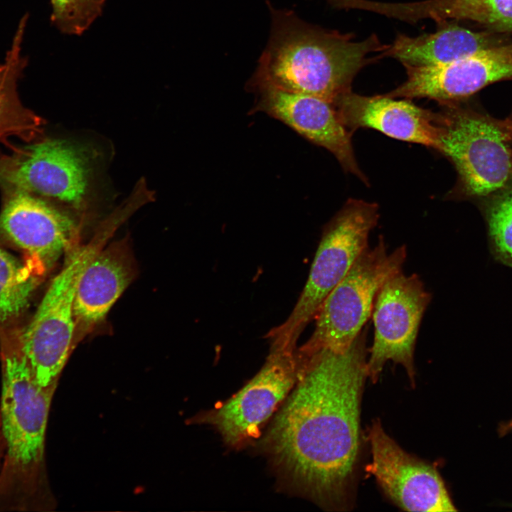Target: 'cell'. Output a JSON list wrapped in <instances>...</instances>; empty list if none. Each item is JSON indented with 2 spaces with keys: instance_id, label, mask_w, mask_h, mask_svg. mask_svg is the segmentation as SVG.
Masks as SVG:
<instances>
[{
  "instance_id": "cell-1",
  "label": "cell",
  "mask_w": 512,
  "mask_h": 512,
  "mask_svg": "<svg viewBox=\"0 0 512 512\" xmlns=\"http://www.w3.org/2000/svg\"><path fill=\"white\" fill-rule=\"evenodd\" d=\"M366 338L364 329L342 352L300 348L297 380L264 439L279 471L329 509H346L352 496L368 378Z\"/></svg>"
},
{
  "instance_id": "cell-2",
  "label": "cell",
  "mask_w": 512,
  "mask_h": 512,
  "mask_svg": "<svg viewBox=\"0 0 512 512\" xmlns=\"http://www.w3.org/2000/svg\"><path fill=\"white\" fill-rule=\"evenodd\" d=\"M272 28L251 85H270L324 99L332 104L351 90L358 72L383 53L373 34L356 41L353 36L309 24L292 11L269 5ZM380 57V56H378ZM381 58V57H380Z\"/></svg>"
},
{
  "instance_id": "cell-3",
  "label": "cell",
  "mask_w": 512,
  "mask_h": 512,
  "mask_svg": "<svg viewBox=\"0 0 512 512\" xmlns=\"http://www.w3.org/2000/svg\"><path fill=\"white\" fill-rule=\"evenodd\" d=\"M0 423L4 451L0 469V511L51 508L46 469V435L57 386L34 380L17 351L0 344Z\"/></svg>"
},
{
  "instance_id": "cell-4",
  "label": "cell",
  "mask_w": 512,
  "mask_h": 512,
  "mask_svg": "<svg viewBox=\"0 0 512 512\" xmlns=\"http://www.w3.org/2000/svg\"><path fill=\"white\" fill-rule=\"evenodd\" d=\"M98 242L73 247L53 277L33 316L23 326L0 334L28 366L41 387L58 386L74 343V299L79 275L95 253Z\"/></svg>"
},
{
  "instance_id": "cell-5",
  "label": "cell",
  "mask_w": 512,
  "mask_h": 512,
  "mask_svg": "<svg viewBox=\"0 0 512 512\" xmlns=\"http://www.w3.org/2000/svg\"><path fill=\"white\" fill-rule=\"evenodd\" d=\"M379 218L376 203L349 199L324 230L309 274L287 319L267 334L271 349L294 351L297 341L324 299L368 247Z\"/></svg>"
},
{
  "instance_id": "cell-6",
  "label": "cell",
  "mask_w": 512,
  "mask_h": 512,
  "mask_svg": "<svg viewBox=\"0 0 512 512\" xmlns=\"http://www.w3.org/2000/svg\"><path fill=\"white\" fill-rule=\"evenodd\" d=\"M406 257L405 245L389 252L382 236L375 247L366 248L323 302L314 331L302 347L346 351L372 314L380 288L402 270Z\"/></svg>"
},
{
  "instance_id": "cell-7",
  "label": "cell",
  "mask_w": 512,
  "mask_h": 512,
  "mask_svg": "<svg viewBox=\"0 0 512 512\" xmlns=\"http://www.w3.org/2000/svg\"><path fill=\"white\" fill-rule=\"evenodd\" d=\"M91 152L60 139H44L0 155V188L26 191L82 208L92 174Z\"/></svg>"
},
{
  "instance_id": "cell-8",
  "label": "cell",
  "mask_w": 512,
  "mask_h": 512,
  "mask_svg": "<svg viewBox=\"0 0 512 512\" xmlns=\"http://www.w3.org/2000/svg\"><path fill=\"white\" fill-rule=\"evenodd\" d=\"M438 112L439 151L454 165L466 195L482 196L503 188L512 172L509 137L498 122L454 107Z\"/></svg>"
},
{
  "instance_id": "cell-9",
  "label": "cell",
  "mask_w": 512,
  "mask_h": 512,
  "mask_svg": "<svg viewBox=\"0 0 512 512\" xmlns=\"http://www.w3.org/2000/svg\"><path fill=\"white\" fill-rule=\"evenodd\" d=\"M431 299L416 274L405 275L401 270L383 284L372 311L374 336L367 360L368 377L371 381L378 380L385 363L391 361L403 366L415 385V348Z\"/></svg>"
},
{
  "instance_id": "cell-10",
  "label": "cell",
  "mask_w": 512,
  "mask_h": 512,
  "mask_svg": "<svg viewBox=\"0 0 512 512\" xmlns=\"http://www.w3.org/2000/svg\"><path fill=\"white\" fill-rule=\"evenodd\" d=\"M2 190L0 237L21 250L23 260L43 275L75 247L78 228L45 198L18 189Z\"/></svg>"
},
{
  "instance_id": "cell-11",
  "label": "cell",
  "mask_w": 512,
  "mask_h": 512,
  "mask_svg": "<svg viewBox=\"0 0 512 512\" xmlns=\"http://www.w3.org/2000/svg\"><path fill=\"white\" fill-rule=\"evenodd\" d=\"M297 350H271L262 369L232 398L206 415L225 442L239 447L260 427L294 388L299 376Z\"/></svg>"
},
{
  "instance_id": "cell-12",
  "label": "cell",
  "mask_w": 512,
  "mask_h": 512,
  "mask_svg": "<svg viewBox=\"0 0 512 512\" xmlns=\"http://www.w3.org/2000/svg\"><path fill=\"white\" fill-rule=\"evenodd\" d=\"M372 462L368 466L385 495L408 511H454L437 469L403 450L378 420L368 431Z\"/></svg>"
},
{
  "instance_id": "cell-13",
  "label": "cell",
  "mask_w": 512,
  "mask_h": 512,
  "mask_svg": "<svg viewBox=\"0 0 512 512\" xmlns=\"http://www.w3.org/2000/svg\"><path fill=\"white\" fill-rule=\"evenodd\" d=\"M403 66L405 81L385 95L452 103L492 82L512 79V43L493 46L447 64Z\"/></svg>"
},
{
  "instance_id": "cell-14",
  "label": "cell",
  "mask_w": 512,
  "mask_h": 512,
  "mask_svg": "<svg viewBox=\"0 0 512 512\" xmlns=\"http://www.w3.org/2000/svg\"><path fill=\"white\" fill-rule=\"evenodd\" d=\"M259 92L255 107L282 122L311 142L334 155L347 172L368 185L356 162L351 136L334 105L320 97L280 90L270 85L252 86Z\"/></svg>"
},
{
  "instance_id": "cell-15",
  "label": "cell",
  "mask_w": 512,
  "mask_h": 512,
  "mask_svg": "<svg viewBox=\"0 0 512 512\" xmlns=\"http://www.w3.org/2000/svg\"><path fill=\"white\" fill-rule=\"evenodd\" d=\"M333 105L343 125L351 132L370 128L393 139L439 150L438 112L385 94L364 96L351 90L338 96Z\"/></svg>"
},
{
  "instance_id": "cell-16",
  "label": "cell",
  "mask_w": 512,
  "mask_h": 512,
  "mask_svg": "<svg viewBox=\"0 0 512 512\" xmlns=\"http://www.w3.org/2000/svg\"><path fill=\"white\" fill-rule=\"evenodd\" d=\"M133 277L131 257L121 245L100 248L78 279L74 299L76 329L88 330L100 322Z\"/></svg>"
},
{
  "instance_id": "cell-17",
  "label": "cell",
  "mask_w": 512,
  "mask_h": 512,
  "mask_svg": "<svg viewBox=\"0 0 512 512\" xmlns=\"http://www.w3.org/2000/svg\"><path fill=\"white\" fill-rule=\"evenodd\" d=\"M491 44V38L484 33L443 25L434 33L416 37L398 34L382 55L396 58L403 65H437L457 61Z\"/></svg>"
},
{
  "instance_id": "cell-18",
  "label": "cell",
  "mask_w": 512,
  "mask_h": 512,
  "mask_svg": "<svg viewBox=\"0 0 512 512\" xmlns=\"http://www.w3.org/2000/svg\"><path fill=\"white\" fill-rule=\"evenodd\" d=\"M387 17L415 23L430 18L471 20L501 31H512V0H423L384 5Z\"/></svg>"
},
{
  "instance_id": "cell-19",
  "label": "cell",
  "mask_w": 512,
  "mask_h": 512,
  "mask_svg": "<svg viewBox=\"0 0 512 512\" xmlns=\"http://www.w3.org/2000/svg\"><path fill=\"white\" fill-rule=\"evenodd\" d=\"M27 16H23L3 63H0V130L10 136L31 140L41 133L43 120L21 102L17 82L26 64L21 43Z\"/></svg>"
},
{
  "instance_id": "cell-20",
  "label": "cell",
  "mask_w": 512,
  "mask_h": 512,
  "mask_svg": "<svg viewBox=\"0 0 512 512\" xmlns=\"http://www.w3.org/2000/svg\"><path fill=\"white\" fill-rule=\"evenodd\" d=\"M42 277L31 264L0 247V333L18 326Z\"/></svg>"
},
{
  "instance_id": "cell-21",
  "label": "cell",
  "mask_w": 512,
  "mask_h": 512,
  "mask_svg": "<svg viewBox=\"0 0 512 512\" xmlns=\"http://www.w3.org/2000/svg\"><path fill=\"white\" fill-rule=\"evenodd\" d=\"M105 0H50L52 23L61 32L81 35L101 15Z\"/></svg>"
},
{
  "instance_id": "cell-22",
  "label": "cell",
  "mask_w": 512,
  "mask_h": 512,
  "mask_svg": "<svg viewBox=\"0 0 512 512\" xmlns=\"http://www.w3.org/2000/svg\"><path fill=\"white\" fill-rule=\"evenodd\" d=\"M489 225L497 255L512 267V191L501 196L491 206Z\"/></svg>"
},
{
  "instance_id": "cell-23",
  "label": "cell",
  "mask_w": 512,
  "mask_h": 512,
  "mask_svg": "<svg viewBox=\"0 0 512 512\" xmlns=\"http://www.w3.org/2000/svg\"><path fill=\"white\" fill-rule=\"evenodd\" d=\"M501 127L504 129V131L508 134L509 139L512 138V121L511 120H506V121H501L498 122Z\"/></svg>"
},
{
  "instance_id": "cell-24",
  "label": "cell",
  "mask_w": 512,
  "mask_h": 512,
  "mask_svg": "<svg viewBox=\"0 0 512 512\" xmlns=\"http://www.w3.org/2000/svg\"><path fill=\"white\" fill-rule=\"evenodd\" d=\"M4 451V440H3V436H2V433H1V423H0V463H1V459H3Z\"/></svg>"
}]
</instances>
